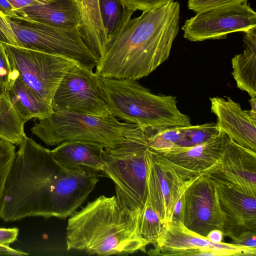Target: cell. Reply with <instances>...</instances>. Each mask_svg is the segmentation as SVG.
Here are the masks:
<instances>
[{
	"instance_id": "obj_1",
	"label": "cell",
	"mask_w": 256,
	"mask_h": 256,
	"mask_svg": "<svg viewBox=\"0 0 256 256\" xmlns=\"http://www.w3.org/2000/svg\"><path fill=\"white\" fill-rule=\"evenodd\" d=\"M16 152L0 204L5 222L30 216L66 218L81 206L99 176L60 164L52 150L25 137Z\"/></svg>"
},
{
	"instance_id": "obj_2",
	"label": "cell",
	"mask_w": 256,
	"mask_h": 256,
	"mask_svg": "<svg viewBox=\"0 0 256 256\" xmlns=\"http://www.w3.org/2000/svg\"><path fill=\"white\" fill-rule=\"evenodd\" d=\"M180 6L173 2L130 18L107 44L95 72L104 78L137 80L169 58L179 30Z\"/></svg>"
},
{
	"instance_id": "obj_3",
	"label": "cell",
	"mask_w": 256,
	"mask_h": 256,
	"mask_svg": "<svg viewBox=\"0 0 256 256\" xmlns=\"http://www.w3.org/2000/svg\"><path fill=\"white\" fill-rule=\"evenodd\" d=\"M138 224L116 196L102 195L70 216L66 250L103 256L146 252L148 244L140 236Z\"/></svg>"
},
{
	"instance_id": "obj_4",
	"label": "cell",
	"mask_w": 256,
	"mask_h": 256,
	"mask_svg": "<svg viewBox=\"0 0 256 256\" xmlns=\"http://www.w3.org/2000/svg\"><path fill=\"white\" fill-rule=\"evenodd\" d=\"M100 80L110 114L115 118L145 131L191 125L189 116L178 108L176 97L154 94L136 80Z\"/></svg>"
},
{
	"instance_id": "obj_5",
	"label": "cell",
	"mask_w": 256,
	"mask_h": 256,
	"mask_svg": "<svg viewBox=\"0 0 256 256\" xmlns=\"http://www.w3.org/2000/svg\"><path fill=\"white\" fill-rule=\"evenodd\" d=\"M126 140L114 148H104V176L116 188L119 206L139 220L148 200L146 151L148 146L145 130L139 126L126 130Z\"/></svg>"
},
{
	"instance_id": "obj_6",
	"label": "cell",
	"mask_w": 256,
	"mask_h": 256,
	"mask_svg": "<svg viewBox=\"0 0 256 256\" xmlns=\"http://www.w3.org/2000/svg\"><path fill=\"white\" fill-rule=\"evenodd\" d=\"M52 108L54 112L50 116L38 120L31 128L34 134L49 146L68 140H82L114 148L126 140L125 132L136 126L120 122L110 114L95 116Z\"/></svg>"
},
{
	"instance_id": "obj_7",
	"label": "cell",
	"mask_w": 256,
	"mask_h": 256,
	"mask_svg": "<svg viewBox=\"0 0 256 256\" xmlns=\"http://www.w3.org/2000/svg\"><path fill=\"white\" fill-rule=\"evenodd\" d=\"M10 22L18 46L62 56L92 70L100 60L87 46L78 28L58 27L18 17Z\"/></svg>"
},
{
	"instance_id": "obj_8",
	"label": "cell",
	"mask_w": 256,
	"mask_h": 256,
	"mask_svg": "<svg viewBox=\"0 0 256 256\" xmlns=\"http://www.w3.org/2000/svg\"><path fill=\"white\" fill-rule=\"evenodd\" d=\"M2 44L12 70L36 96L50 104L64 76L74 66L80 64L62 56Z\"/></svg>"
},
{
	"instance_id": "obj_9",
	"label": "cell",
	"mask_w": 256,
	"mask_h": 256,
	"mask_svg": "<svg viewBox=\"0 0 256 256\" xmlns=\"http://www.w3.org/2000/svg\"><path fill=\"white\" fill-rule=\"evenodd\" d=\"M52 106V108L87 115L110 114L100 76L80 64L74 66L64 76L54 93Z\"/></svg>"
},
{
	"instance_id": "obj_10",
	"label": "cell",
	"mask_w": 256,
	"mask_h": 256,
	"mask_svg": "<svg viewBox=\"0 0 256 256\" xmlns=\"http://www.w3.org/2000/svg\"><path fill=\"white\" fill-rule=\"evenodd\" d=\"M256 27V13L248 2L217 7L196 13L186 20L184 37L191 42L225 38L228 34Z\"/></svg>"
},
{
	"instance_id": "obj_11",
	"label": "cell",
	"mask_w": 256,
	"mask_h": 256,
	"mask_svg": "<svg viewBox=\"0 0 256 256\" xmlns=\"http://www.w3.org/2000/svg\"><path fill=\"white\" fill-rule=\"evenodd\" d=\"M178 220L188 230L206 237L210 232H222V222L213 181L200 174L191 178L180 198Z\"/></svg>"
},
{
	"instance_id": "obj_12",
	"label": "cell",
	"mask_w": 256,
	"mask_h": 256,
	"mask_svg": "<svg viewBox=\"0 0 256 256\" xmlns=\"http://www.w3.org/2000/svg\"><path fill=\"white\" fill-rule=\"evenodd\" d=\"M148 200L163 226L172 220L174 208L190 179H184L160 152L146 151Z\"/></svg>"
},
{
	"instance_id": "obj_13",
	"label": "cell",
	"mask_w": 256,
	"mask_h": 256,
	"mask_svg": "<svg viewBox=\"0 0 256 256\" xmlns=\"http://www.w3.org/2000/svg\"><path fill=\"white\" fill-rule=\"evenodd\" d=\"M151 254L164 256H250L256 248L232 243H216L194 232L180 220H172L163 226Z\"/></svg>"
},
{
	"instance_id": "obj_14",
	"label": "cell",
	"mask_w": 256,
	"mask_h": 256,
	"mask_svg": "<svg viewBox=\"0 0 256 256\" xmlns=\"http://www.w3.org/2000/svg\"><path fill=\"white\" fill-rule=\"evenodd\" d=\"M211 180L216 190L224 236L234 240L246 232L256 233V194Z\"/></svg>"
},
{
	"instance_id": "obj_15",
	"label": "cell",
	"mask_w": 256,
	"mask_h": 256,
	"mask_svg": "<svg viewBox=\"0 0 256 256\" xmlns=\"http://www.w3.org/2000/svg\"><path fill=\"white\" fill-rule=\"evenodd\" d=\"M201 174L256 194V152L228 138L218 160Z\"/></svg>"
},
{
	"instance_id": "obj_16",
	"label": "cell",
	"mask_w": 256,
	"mask_h": 256,
	"mask_svg": "<svg viewBox=\"0 0 256 256\" xmlns=\"http://www.w3.org/2000/svg\"><path fill=\"white\" fill-rule=\"evenodd\" d=\"M228 138L220 130L217 135L204 143L174 146L160 154L184 179L188 180L200 175L218 160Z\"/></svg>"
},
{
	"instance_id": "obj_17",
	"label": "cell",
	"mask_w": 256,
	"mask_h": 256,
	"mask_svg": "<svg viewBox=\"0 0 256 256\" xmlns=\"http://www.w3.org/2000/svg\"><path fill=\"white\" fill-rule=\"evenodd\" d=\"M211 112L217 118V124L238 144L256 152V118L230 97L210 98Z\"/></svg>"
},
{
	"instance_id": "obj_18",
	"label": "cell",
	"mask_w": 256,
	"mask_h": 256,
	"mask_svg": "<svg viewBox=\"0 0 256 256\" xmlns=\"http://www.w3.org/2000/svg\"><path fill=\"white\" fill-rule=\"evenodd\" d=\"M100 144L82 140H68L52 150L54 159L70 169H83L104 176L103 152Z\"/></svg>"
},
{
	"instance_id": "obj_19",
	"label": "cell",
	"mask_w": 256,
	"mask_h": 256,
	"mask_svg": "<svg viewBox=\"0 0 256 256\" xmlns=\"http://www.w3.org/2000/svg\"><path fill=\"white\" fill-rule=\"evenodd\" d=\"M16 17L65 28H78L80 22L79 12L74 0H54L23 8L16 10L12 18Z\"/></svg>"
},
{
	"instance_id": "obj_20",
	"label": "cell",
	"mask_w": 256,
	"mask_h": 256,
	"mask_svg": "<svg viewBox=\"0 0 256 256\" xmlns=\"http://www.w3.org/2000/svg\"><path fill=\"white\" fill-rule=\"evenodd\" d=\"M78 6L80 22L78 29L87 46L100 58L108 40L100 13L98 0H74Z\"/></svg>"
},
{
	"instance_id": "obj_21",
	"label": "cell",
	"mask_w": 256,
	"mask_h": 256,
	"mask_svg": "<svg viewBox=\"0 0 256 256\" xmlns=\"http://www.w3.org/2000/svg\"><path fill=\"white\" fill-rule=\"evenodd\" d=\"M244 48L232 59V75L237 87L256 97V27L244 32Z\"/></svg>"
},
{
	"instance_id": "obj_22",
	"label": "cell",
	"mask_w": 256,
	"mask_h": 256,
	"mask_svg": "<svg viewBox=\"0 0 256 256\" xmlns=\"http://www.w3.org/2000/svg\"><path fill=\"white\" fill-rule=\"evenodd\" d=\"M8 98L21 118L25 122L50 116L54 112L52 104L36 96L18 76L8 90Z\"/></svg>"
},
{
	"instance_id": "obj_23",
	"label": "cell",
	"mask_w": 256,
	"mask_h": 256,
	"mask_svg": "<svg viewBox=\"0 0 256 256\" xmlns=\"http://www.w3.org/2000/svg\"><path fill=\"white\" fill-rule=\"evenodd\" d=\"M98 5L108 43L120 32L134 12L122 0H98Z\"/></svg>"
},
{
	"instance_id": "obj_24",
	"label": "cell",
	"mask_w": 256,
	"mask_h": 256,
	"mask_svg": "<svg viewBox=\"0 0 256 256\" xmlns=\"http://www.w3.org/2000/svg\"><path fill=\"white\" fill-rule=\"evenodd\" d=\"M22 120L8 96L0 95V138L20 146L26 135Z\"/></svg>"
},
{
	"instance_id": "obj_25",
	"label": "cell",
	"mask_w": 256,
	"mask_h": 256,
	"mask_svg": "<svg viewBox=\"0 0 256 256\" xmlns=\"http://www.w3.org/2000/svg\"><path fill=\"white\" fill-rule=\"evenodd\" d=\"M184 128L185 126L172 127L145 131L148 146L160 153L178 146L184 138Z\"/></svg>"
},
{
	"instance_id": "obj_26",
	"label": "cell",
	"mask_w": 256,
	"mask_h": 256,
	"mask_svg": "<svg viewBox=\"0 0 256 256\" xmlns=\"http://www.w3.org/2000/svg\"><path fill=\"white\" fill-rule=\"evenodd\" d=\"M138 226L140 236L148 244L156 243L163 225L148 200L140 217Z\"/></svg>"
},
{
	"instance_id": "obj_27",
	"label": "cell",
	"mask_w": 256,
	"mask_h": 256,
	"mask_svg": "<svg viewBox=\"0 0 256 256\" xmlns=\"http://www.w3.org/2000/svg\"><path fill=\"white\" fill-rule=\"evenodd\" d=\"M220 130L214 122L186 126L184 138L178 146L189 147L204 143L217 135Z\"/></svg>"
},
{
	"instance_id": "obj_28",
	"label": "cell",
	"mask_w": 256,
	"mask_h": 256,
	"mask_svg": "<svg viewBox=\"0 0 256 256\" xmlns=\"http://www.w3.org/2000/svg\"><path fill=\"white\" fill-rule=\"evenodd\" d=\"M15 153V146L10 142L0 138V204Z\"/></svg>"
},
{
	"instance_id": "obj_29",
	"label": "cell",
	"mask_w": 256,
	"mask_h": 256,
	"mask_svg": "<svg viewBox=\"0 0 256 256\" xmlns=\"http://www.w3.org/2000/svg\"><path fill=\"white\" fill-rule=\"evenodd\" d=\"M18 76L12 70L7 54L2 43H0V85L8 95L16 80Z\"/></svg>"
},
{
	"instance_id": "obj_30",
	"label": "cell",
	"mask_w": 256,
	"mask_h": 256,
	"mask_svg": "<svg viewBox=\"0 0 256 256\" xmlns=\"http://www.w3.org/2000/svg\"><path fill=\"white\" fill-rule=\"evenodd\" d=\"M19 230L16 228H0V255L27 256L28 254L11 248L10 244L18 238Z\"/></svg>"
},
{
	"instance_id": "obj_31",
	"label": "cell",
	"mask_w": 256,
	"mask_h": 256,
	"mask_svg": "<svg viewBox=\"0 0 256 256\" xmlns=\"http://www.w3.org/2000/svg\"><path fill=\"white\" fill-rule=\"evenodd\" d=\"M248 0H188V7L196 13L226 6L242 4Z\"/></svg>"
},
{
	"instance_id": "obj_32",
	"label": "cell",
	"mask_w": 256,
	"mask_h": 256,
	"mask_svg": "<svg viewBox=\"0 0 256 256\" xmlns=\"http://www.w3.org/2000/svg\"><path fill=\"white\" fill-rule=\"evenodd\" d=\"M130 10L146 11L157 8L174 2V0H122Z\"/></svg>"
},
{
	"instance_id": "obj_33",
	"label": "cell",
	"mask_w": 256,
	"mask_h": 256,
	"mask_svg": "<svg viewBox=\"0 0 256 256\" xmlns=\"http://www.w3.org/2000/svg\"><path fill=\"white\" fill-rule=\"evenodd\" d=\"M0 43L18 46V43L10 20L0 10Z\"/></svg>"
},
{
	"instance_id": "obj_34",
	"label": "cell",
	"mask_w": 256,
	"mask_h": 256,
	"mask_svg": "<svg viewBox=\"0 0 256 256\" xmlns=\"http://www.w3.org/2000/svg\"><path fill=\"white\" fill-rule=\"evenodd\" d=\"M232 243L238 246L256 248V233L246 232L232 240Z\"/></svg>"
},
{
	"instance_id": "obj_35",
	"label": "cell",
	"mask_w": 256,
	"mask_h": 256,
	"mask_svg": "<svg viewBox=\"0 0 256 256\" xmlns=\"http://www.w3.org/2000/svg\"><path fill=\"white\" fill-rule=\"evenodd\" d=\"M15 10L26 6L45 4L54 0H6Z\"/></svg>"
},
{
	"instance_id": "obj_36",
	"label": "cell",
	"mask_w": 256,
	"mask_h": 256,
	"mask_svg": "<svg viewBox=\"0 0 256 256\" xmlns=\"http://www.w3.org/2000/svg\"><path fill=\"white\" fill-rule=\"evenodd\" d=\"M0 10L10 20L16 14V12L6 0H0Z\"/></svg>"
},
{
	"instance_id": "obj_37",
	"label": "cell",
	"mask_w": 256,
	"mask_h": 256,
	"mask_svg": "<svg viewBox=\"0 0 256 256\" xmlns=\"http://www.w3.org/2000/svg\"><path fill=\"white\" fill-rule=\"evenodd\" d=\"M206 237L212 242L220 243L222 242L224 235L220 230H213L209 232Z\"/></svg>"
},
{
	"instance_id": "obj_38",
	"label": "cell",
	"mask_w": 256,
	"mask_h": 256,
	"mask_svg": "<svg viewBox=\"0 0 256 256\" xmlns=\"http://www.w3.org/2000/svg\"><path fill=\"white\" fill-rule=\"evenodd\" d=\"M250 102L251 106V109L248 111L252 116L256 118V97L251 98Z\"/></svg>"
},
{
	"instance_id": "obj_39",
	"label": "cell",
	"mask_w": 256,
	"mask_h": 256,
	"mask_svg": "<svg viewBox=\"0 0 256 256\" xmlns=\"http://www.w3.org/2000/svg\"><path fill=\"white\" fill-rule=\"evenodd\" d=\"M0 95L6 96H8V95L5 93L3 88L2 87V86L0 85Z\"/></svg>"
}]
</instances>
